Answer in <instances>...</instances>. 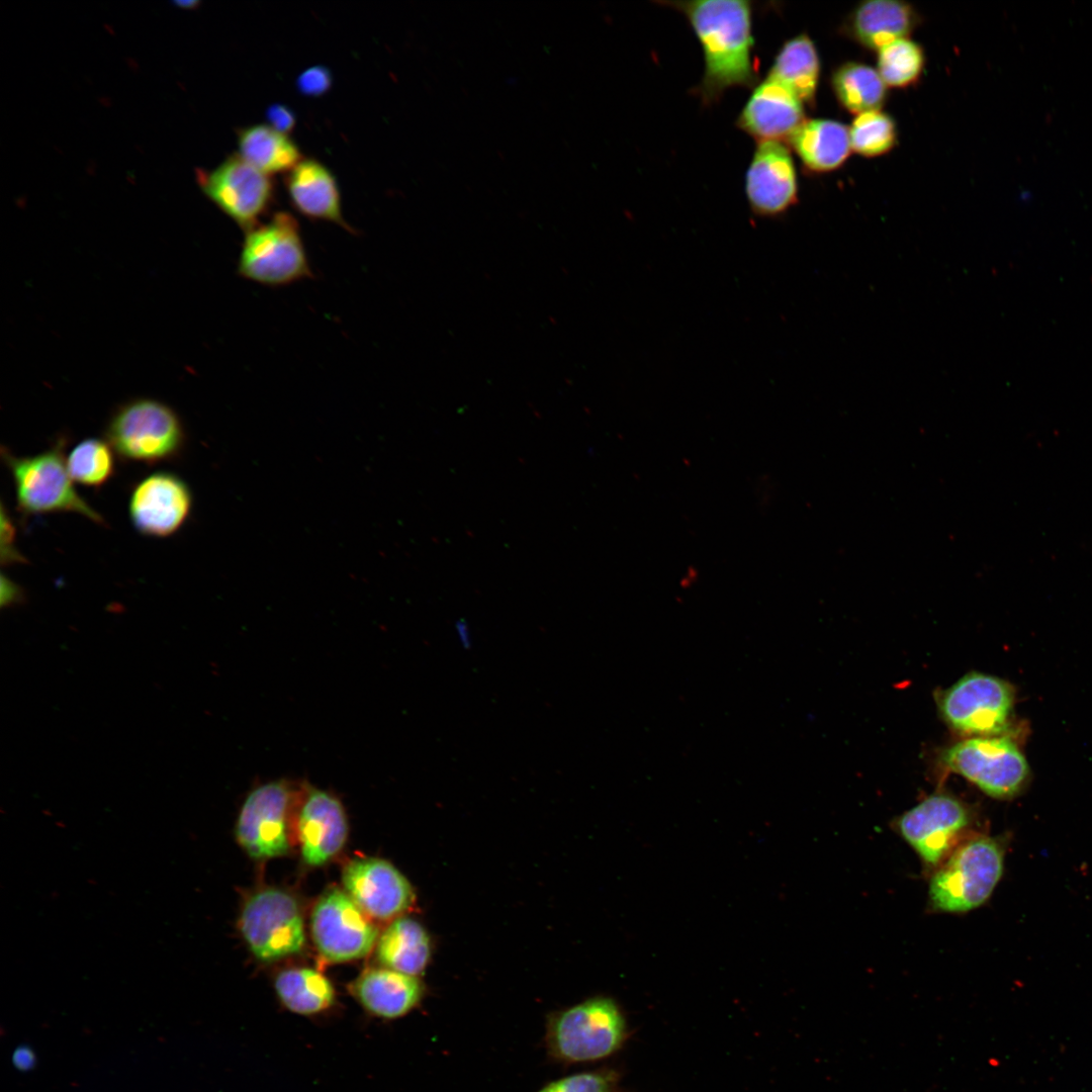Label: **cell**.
Instances as JSON below:
<instances>
[{"mask_svg": "<svg viewBox=\"0 0 1092 1092\" xmlns=\"http://www.w3.org/2000/svg\"><path fill=\"white\" fill-rule=\"evenodd\" d=\"M684 13L704 53L705 70L695 93L706 105L731 87L752 88L758 73L753 63L752 9L749 1H661Z\"/></svg>", "mask_w": 1092, "mask_h": 1092, "instance_id": "cell-1", "label": "cell"}, {"mask_svg": "<svg viewBox=\"0 0 1092 1092\" xmlns=\"http://www.w3.org/2000/svg\"><path fill=\"white\" fill-rule=\"evenodd\" d=\"M1006 840L976 833L932 872L929 903L941 913H966L992 895L1004 870Z\"/></svg>", "mask_w": 1092, "mask_h": 1092, "instance_id": "cell-2", "label": "cell"}, {"mask_svg": "<svg viewBox=\"0 0 1092 1092\" xmlns=\"http://www.w3.org/2000/svg\"><path fill=\"white\" fill-rule=\"evenodd\" d=\"M628 1035L618 1004L598 996L550 1015L545 1041L550 1056L564 1064L595 1062L620 1050Z\"/></svg>", "mask_w": 1092, "mask_h": 1092, "instance_id": "cell-3", "label": "cell"}, {"mask_svg": "<svg viewBox=\"0 0 1092 1092\" xmlns=\"http://www.w3.org/2000/svg\"><path fill=\"white\" fill-rule=\"evenodd\" d=\"M238 274L249 281L281 287L313 277L298 221L277 211L245 232Z\"/></svg>", "mask_w": 1092, "mask_h": 1092, "instance_id": "cell-4", "label": "cell"}, {"mask_svg": "<svg viewBox=\"0 0 1092 1092\" xmlns=\"http://www.w3.org/2000/svg\"><path fill=\"white\" fill-rule=\"evenodd\" d=\"M65 442L28 457H16L2 448V457L14 480L18 510L25 516L76 513L104 525V519L79 495L68 472Z\"/></svg>", "mask_w": 1092, "mask_h": 1092, "instance_id": "cell-5", "label": "cell"}, {"mask_svg": "<svg viewBox=\"0 0 1092 1092\" xmlns=\"http://www.w3.org/2000/svg\"><path fill=\"white\" fill-rule=\"evenodd\" d=\"M106 441L123 460L155 464L177 457L185 434L177 414L165 403L139 398L111 417Z\"/></svg>", "mask_w": 1092, "mask_h": 1092, "instance_id": "cell-6", "label": "cell"}, {"mask_svg": "<svg viewBox=\"0 0 1092 1092\" xmlns=\"http://www.w3.org/2000/svg\"><path fill=\"white\" fill-rule=\"evenodd\" d=\"M945 768L959 774L996 799L1018 795L1026 784L1028 764L1008 737L977 736L947 747L940 756Z\"/></svg>", "mask_w": 1092, "mask_h": 1092, "instance_id": "cell-7", "label": "cell"}, {"mask_svg": "<svg viewBox=\"0 0 1092 1092\" xmlns=\"http://www.w3.org/2000/svg\"><path fill=\"white\" fill-rule=\"evenodd\" d=\"M974 815L952 795L935 793L895 822L897 832L915 850L925 868L936 870L973 832Z\"/></svg>", "mask_w": 1092, "mask_h": 1092, "instance_id": "cell-8", "label": "cell"}, {"mask_svg": "<svg viewBox=\"0 0 1092 1092\" xmlns=\"http://www.w3.org/2000/svg\"><path fill=\"white\" fill-rule=\"evenodd\" d=\"M239 924L250 950L262 962L294 954L304 943L298 904L291 895L278 889H265L250 897Z\"/></svg>", "mask_w": 1092, "mask_h": 1092, "instance_id": "cell-9", "label": "cell"}, {"mask_svg": "<svg viewBox=\"0 0 1092 1092\" xmlns=\"http://www.w3.org/2000/svg\"><path fill=\"white\" fill-rule=\"evenodd\" d=\"M1009 684L992 675L970 672L938 698L946 724L967 735L993 736L1003 731L1013 706Z\"/></svg>", "mask_w": 1092, "mask_h": 1092, "instance_id": "cell-10", "label": "cell"}, {"mask_svg": "<svg viewBox=\"0 0 1092 1092\" xmlns=\"http://www.w3.org/2000/svg\"><path fill=\"white\" fill-rule=\"evenodd\" d=\"M198 180L204 194L245 232L261 222L274 201L271 177L239 154L209 172L201 171Z\"/></svg>", "mask_w": 1092, "mask_h": 1092, "instance_id": "cell-11", "label": "cell"}, {"mask_svg": "<svg viewBox=\"0 0 1092 1092\" xmlns=\"http://www.w3.org/2000/svg\"><path fill=\"white\" fill-rule=\"evenodd\" d=\"M311 933L320 953L330 962L363 958L374 946L378 930L345 892L333 889L315 904Z\"/></svg>", "mask_w": 1092, "mask_h": 1092, "instance_id": "cell-12", "label": "cell"}, {"mask_svg": "<svg viewBox=\"0 0 1092 1092\" xmlns=\"http://www.w3.org/2000/svg\"><path fill=\"white\" fill-rule=\"evenodd\" d=\"M291 791L284 781L263 784L246 798L238 816V842L253 858L280 856L289 850L287 812Z\"/></svg>", "mask_w": 1092, "mask_h": 1092, "instance_id": "cell-13", "label": "cell"}, {"mask_svg": "<svg viewBox=\"0 0 1092 1092\" xmlns=\"http://www.w3.org/2000/svg\"><path fill=\"white\" fill-rule=\"evenodd\" d=\"M745 193L751 211L761 217L781 216L797 202L796 168L783 142L757 143L745 176Z\"/></svg>", "mask_w": 1092, "mask_h": 1092, "instance_id": "cell-14", "label": "cell"}, {"mask_svg": "<svg viewBox=\"0 0 1092 1092\" xmlns=\"http://www.w3.org/2000/svg\"><path fill=\"white\" fill-rule=\"evenodd\" d=\"M347 894L369 916L398 918L415 903V893L405 877L390 862L379 858H359L343 872Z\"/></svg>", "mask_w": 1092, "mask_h": 1092, "instance_id": "cell-15", "label": "cell"}, {"mask_svg": "<svg viewBox=\"0 0 1092 1092\" xmlns=\"http://www.w3.org/2000/svg\"><path fill=\"white\" fill-rule=\"evenodd\" d=\"M191 506L190 489L180 477L170 472H155L132 489L129 517L140 533L166 537L185 523Z\"/></svg>", "mask_w": 1092, "mask_h": 1092, "instance_id": "cell-16", "label": "cell"}, {"mask_svg": "<svg viewBox=\"0 0 1092 1092\" xmlns=\"http://www.w3.org/2000/svg\"><path fill=\"white\" fill-rule=\"evenodd\" d=\"M297 818L301 854L308 866L326 863L344 846L348 824L341 802L330 793L305 788Z\"/></svg>", "mask_w": 1092, "mask_h": 1092, "instance_id": "cell-17", "label": "cell"}, {"mask_svg": "<svg viewBox=\"0 0 1092 1092\" xmlns=\"http://www.w3.org/2000/svg\"><path fill=\"white\" fill-rule=\"evenodd\" d=\"M804 120L803 103L785 86L765 77L754 88L736 124L757 143L783 142Z\"/></svg>", "mask_w": 1092, "mask_h": 1092, "instance_id": "cell-18", "label": "cell"}, {"mask_svg": "<svg viewBox=\"0 0 1092 1092\" xmlns=\"http://www.w3.org/2000/svg\"><path fill=\"white\" fill-rule=\"evenodd\" d=\"M284 183L292 206L300 214L356 234L345 220L336 177L326 165L315 159H302L286 174Z\"/></svg>", "mask_w": 1092, "mask_h": 1092, "instance_id": "cell-19", "label": "cell"}, {"mask_svg": "<svg viewBox=\"0 0 1092 1092\" xmlns=\"http://www.w3.org/2000/svg\"><path fill=\"white\" fill-rule=\"evenodd\" d=\"M920 22L909 3L900 0H868L847 16L843 31L867 50L879 52L886 46L908 38Z\"/></svg>", "mask_w": 1092, "mask_h": 1092, "instance_id": "cell-20", "label": "cell"}, {"mask_svg": "<svg viewBox=\"0 0 1092 1092\" xmlns=\"http://www.w3.org/2000/svg\"><path fill=\"white\" fill-rule=\"evenodd\" d=\"M350 991L368 1013L382 1019L406 1015L425 995V987L417 976L390 969L365 971L350 985Z\"/></svg>", "mask_w": 1092, "mask_h": 1092, "instance_id": "cell-21", "label": "cell"}, {"mask_svg": "<svg viewBox=\"0 0 1092 1092\" xmlns=\"http://www.w3.org/2000/svg\"><path fill=\"white\" fill-rule=\"evenodd\" d=\"M788 142L806 169L817 173L839 168L851 150L849 128L831 119L804 120Z\"/></svg>", "mask_w": 1092, "mask_h": 1092, "instance_id": "cell-22", "label": "cell"}, {"mask_svg": "<svg viewBox=\"0 0 1092 1092\" xmlns=\"http://www.w3.org/2000/svg\"><path fill=\"white\" fill-rule=\"evenodd\" d=\"M376 954L386 969L418 976L429 963L431 940L418 921L398 917L380 934Z\"/></svg>", "mask_w": 1092, "mask_h": 1092, "instance_id": "cell-23", "label": "cell"}, {"mask_svg": "<svg viewBox=\"0 0 1092 1092\" xmlns=\"http://www.w3.org/2000/svg\"><path fill=\"white\" fill-rule=\"evenodd\" d=\"M820 76V60L813 40L805 33L787 40L778 52L766 77L790 90L803 104H813Z\"/></svg>", "mask_w": 1092, "mask_h": 1092, "instance_id": "cell-24", "label": "cell"}, {"mask_svg": "<svg viewBox=\"0 0 1092 1092\" xmlns=\"http://www.w3.org/2000/svg\"><path fill=\"white\" fill-rule=\"evenodd\" d=\"M239 155L271 176L289 172L303 158L297 145L270 124L256 123L238 131Z\"/></svg>", "mask_w": 1092, "mask_h": 1092, "instance_id": "cell-25", "label": "cell"}, {"mask_svg": "<svg viewBox=\"0 0 1092 1092\" xmlns=\"http://www.w3.org/2000/svg\"><path fill=\"white\" fill-rule=\"evenodd\" d=\"M831 86L841 106L856 115L880 110L887 98L888 86L877 69L857 62L837 67Z\"/></svg>", "mask_w": 1092, "mask_h": 1092, "instance_id": "cell-26", "label": "cell"}, {"mask_svg": "<svg viewBox=\"0 0 1092 1092\" xmlns=\"http://www.w3.org/2000/svg\"><path fill=\"white\" fill-rule=\"evenodd\" d=\"M281 1003L300 1015H316L330 1009L335 1002L331 982L320 972L308 968L280 972L274 983Z\"/></svg>", "mask_w": 1092, "mask_h": 1092, "instance_id": "cell-27", "label": "cell"}, {"mask_svg": "<svg viewBox=\"0 0 1092 1092\" xmlns=\"http://www.w3.org/2000/svg\"><path fill=\"white\" fill-rule=\"evenodd\" d=\"M924 65L923 49L909 38L896 40L878 52L877 71L890 87L913 85L920 79Z\"/></svg>", "mask_w": 1092, "mask_h": 1092, "instance_id": "cell-28", "label": "cell"}, {"mask_svg": "<svg viewBox=\"0 0 1092 1092\" xmlns=\"http://www.w3.org/2000/svg\"><path fill=\"white\" fill-rule=\"evenodd\" d=\"M113 452L107 441L96 438L76 445L66 458L72 480L85 486L103 485L114 472Z\"/></svg>", "mask_w": 1092, "mask_h": 1092, "instance_id": "cell-29", "label": "cell"}, {"mask_svg": "<svg viewBox=\"0 0 1092 1092\" xmlns=\"http://www.w3.org/2000/svg\"><path fill=\"white\" fill-rule=\"evenodd\" d=\"M851 150L864 157L890 152L897 143L894 119L881 110L856 115L849 127Z\"/></svg>", "mask_w": 1092, "mask_h": 1092, "instance_id": "cell-30", "label": "cell"}, {"mask_svg": "<svg viewBox=\"0 0 1092 1092\" xmlns=\"http://www.w3.org/2000/svg\"><path fill=\"white\" fill-rule=\"evenodd\" d=\"M618 1074L609 1069L579 1072L556 1079L538 1092H614Z\"/></svg>", "mask_w": 1092, "mask_h": 1092, "instance_id": "cell-31", "label": "cell"}, {"mask_svg": "<svg viewBox=\"0 0 1092 1092\" xmlns=\"http://www.w3.org/2000/svg\"><path fill=\"white\" fill-rule=\"evenodd\" d=\"M296 85L299 92L305 96H322L332 86V74L325 66H312L298 76Z\"/></svg>", "mask_w": 1092, "mask_h": 1092, "instance_id": "cell-32", "label": "cell"}, {"mask_svg": "<svg viewBox=\"0 0 1092 1092\" xmlns=\"http://www.w3.org/2000/svg\"><path fill=\"white\" fill-rule=\"evenodd\" d=\"M15 528L11 519L6 515L5 509L1 510V562L3 565L23 562V557L14 547Z\"/></svg>", "mask_w": 1092, "mask_h": 1092, "instance_id": "cell-33", "label": "cell"}, {"mask_svg": "<svg viewBox=\"0 0 1092 1092\" xmlns=\"http://www.w3.org/2000/svg\"><path fill=\"white\" fill-rule=\"evenodd\" d=\"M267 119L276 130L288 134L296 123L294 112L286 105L273 104L267 109Z\"/></svg>", "mask_w": 1092, "mask_h": 1092, "instance_id": "cell-34", "label": "cell"}, {"mask_svg": "<svg viewBox=\"0 0 1092 1092\" xmlns=\"http://www.w3.org/2000/svg\"><path fill=\"white\" fill-rule=\"evenodd\" d=\"M22 589L4 574L1 576V607H12L23 601Z\"/></svg>", "mask_w": 1092, "mask_h": 1092, "instance_id": "cell-35", "label": "cell"}, {"mask_svg": "<svg viewBox=\"0 0 1092 1092\" xmlns=\"http://www.w3.org/2000/svg\"><path fill=\"white\" fill-rule=\"evenodd\" d=\"M12 1061L18 1070L27 1071L34 1067L35 1056L31 1049L22 1045L14 1051Z\"/></svg>", "mask_w": 1092, "mask_h": 1092, "instance_id": "cell-36", "label": "cell"}]
</instances>
